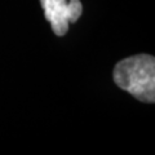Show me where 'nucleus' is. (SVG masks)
Instances as JSON below:
<instances>
[{"label":"nucleus","instance_id":"nucleus-1","mask_svg":"<svg viewBox=\"0 0 155 155\" xmlns=\"http://www.w3.org/2000/svg\"><path fill=\"white\" fill-rule=\"evenodd\" d=\"M115 84L142 102L155 101V58L150 54L127 57L114 69Z\"/></svg>","mask_w":155,"mask_h":155},{"label":"nucleus","instance_id":"nucleus-2","mask_svg":"<svg viewBox=\"0 0 155 155\" xmlns=\"http://www.w3.org/2000/svg\"><path fill=\"white\" fill-rule=\"evenodd\" d=\"M40 4L57 36H64L69 31V25L76 22L83 12L80 0H40Z\"/></svg>","mask_w":155,"mask_h":155}]
</instances>
